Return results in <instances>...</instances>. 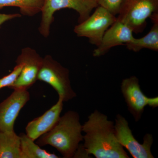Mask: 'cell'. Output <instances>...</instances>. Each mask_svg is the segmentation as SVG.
Masks as SVG:
<instances>
[{
	"label": "cell",
	"mask_w": 158,
	"mask_h": 158,
	"mask_svg": "<svg viewBox=\"0 0 158 158\" xmlns=\"http://www.w3.org/2000/svg\"><path fill=\"white\" fill-rule=\"evenodd\" d=\"M20 150L21 158H58L54 153L42 149L26 134H21Z\"/></svg>",
	"instance_id": "15"
},
{
	"label": "cell",
	"mask_w": 158,
	"mask_h": 158,
	"mask_svg": "<svg viewBox=\"0 0 158 158\" xmlns=\"http://www.w3.org/2000/svg\"><path fill=\"white\" fill-rule=\"evenodd\" d=\"M43 59V58L34 49L29 47L23 48L16 60V64H22V69L9 88L14 90H27L37 81Z\"/></svg>",
	"instance_id": "9"
},
{
	"label": "cell",
	"mask_w": 158,
	"mask_h": 158,
	"mask_svg": "<svg viewBox=\"0 0 158 158\" xmlns=\"http://www.w3.org/2000/svg\"><path fill=\"white\" fill-rule=\"evenodd\" d=\"M22 68V64H16L11 73L0 78V89L5 87L9 88L19 76Z\"/></svg>",
	"instance_id": "17"
},
{
	"label": "cell",
	"mask_w": 158,
	"mask_h": 158,
	"mask_svg": "<svg viewBox=\"0 0 158 158\" xmlns=\"http://www.w3.org/2000/svg\"><path fill=\"white\" fill-rule=\"evenodd\" d=\"M44 0H0V9L8 6L19 8L26 16H33L41 12Z\"/></svg>",
	"instance_id": "16"
},
{
	"label": "cell",
	"mask_w": 158,
	"mask_h": 158,
	"mask_svg": "<svg viewBox=\"0 0 158 158\" xmlns=\"http://www.w3.org/2000/svg\"><path fill=\"white\" fill-rule=\"evenodd\" d=\"M150 18L153 23L150 31L144 37L134 38L125 44L129 50L138 52L143 49L158 51V12L154 13Z\"/></svg>",
	"instance_id": "13"
},
{
	"label": "cell",
	"mask_w": 158,
	"mask_h": 158,
	"mask_svg": "<svg viewBox=\"0 0 158 158\" xmlns=\"http://www.w3.org/2000/svg\"><path fill=\"white\" fill-rule=\"evenodd\" d=\"M37 80L52 86L56 91L59 98L64 102H68L77 96L71 85L69 70L50 55L43 58Z\"/></svg>",
	"instance_id": "4"
},
{
	"label": "cell",
	"mask_w": 158,
	"mask_h": 158,
	"mask_svg": "<svg viewBox=\"0 0 158 158\" xmlns=\"http://www.w3.org/2000/svg\"><path fill=\"white\" fill-rule=\"evenodd\" d=\"M116 19V15L98 6L92 15L75 27L74 32L77 37H86L91 44L97 47L106 31Z\"/></svg>",
	"instance_id": "6"
},
{
	"label": "cell",
	"mask_w": 158,
	"mask_h": 158,
	"mask_svg": "<svg viewBox=\"0 0 158 158\" xmlns=\"http://www.w3.org/2000/svg\"><path fill=\"white\" fill-rule=\"evenodd\" d=\"M63 100L59 98L56 103L39 117L30 122L26 127V135L34 141L50 131L60 117L63 106Z\"/></svg>",
	"instance_id": "12"
},
{
	"label": "cell",
	"mask_w": 158,
	"mask_h": 158,
	"mask_svg": "<svg viewBox=\"0 0 158 158\" xmlns=\"http://www.w3.org/2000/svg\"><path fill=\"white\" fill-rule=\"evenodd\" d=\"M115 134L119 144L127 150L134 158H153L151 147L153 143L152 135L146 134L141 144L134 137L129 123L125 117L117 114L114 124Z\"/></svg>",
	"instance_id": "7"
},
{
	"label": "cell",
	"mask_w": 158,
	"mask_h": 158,
	"mask_svg": "<svg viewBox=\"0 0 158 158\" xmlns=\"http://www.w3.org/2000/svg\"><path fill=\"white\" fill-rule=\"evenodd\" d=\"M30 99L27 90H14L0 103V131H14L15 122L19 112Z\"/></svg>",
	"instance_id": "10"
},
{
	"label": "cell",
	"mask_w": 158,
	"mask_h": 158,
	"mask_svg": "<svg viewBox=\"0 0 158 158\" xmlns=\"http://www.w3.org/2000/svg\"><path fill=\"white\" fill-rule=\"evenodd\" d=\"M84 149L96 158H129L115 134L114 123L108 116L95 110L82 125Z\"/></svg>",
	"instance_id": "1"
},
{
	"label": "cell",
	"mask_w": 158,
	"mask_h": 158,
	"mask_svg": "<svg viewBox=\"0 0 158 158\" xmlns=\"http://www.w3.org/2000/svg\"><path fill=\"white\" fill-rule=\"evenodd\" d=\"M156 12L158 0H123L116 18L138 34L146 27L147 19Z\"/></svg>",
	"instance_id": "5"
},
{
	"label": "cell",
	"mask_w": 158,
	"mask_h": 158,
	"mask_svg": "<svg viewBox=\"0 0 158 158\" xmlns=\"http://www.w3.org/2000/svg\"><path fill=\"white\" fill-rule=\"evenodd\" d=\"M0 158H21L20 138L15 131H0Z\"/></svg>",
	"instance_id": "14"
},
{
	"label": "cell",
	"mask_w": 158,
	"mask_h": 158,
	"mask_svg": "<svg viewBox=\"0 0 158 158\" xmlns=\"http://www.w3.org/2000/svg\"><path fill=\"white\" fill-rule=\"evenodd\" d=\"M82 132L79 114L69 111L60 117L50 131L37 139L36 143L40 146H52L64 158H73L80 142L83 141Z\"/></svg>",
	"instance_id": "2"
},
{
	"label": "cell",
	"mask_w": 158,
	"mask_h": 158,
	"mask_svg": "<svg viewBox=\"0 0 158 158\" xmlns=\"http://www.w3.org/2000/svg\"><path fill=\"white\" fill-rule=\"evenodd\" d=\"M21 16V15L18 13L15 14H6L0 13V27L4 23L10 20L14 19L19 18Z\"/></svg>",
	"instance_id": "19"
},
{
	"label": "cell",
	"mask_w": 158,
	"mask_h": 158,
	"mask_svg": "<svg viewBox=\"0 0 158 158\" xmlns=\"http://www.w3.org/2000/svg\"><path fill=\"white\" fill-rule=\"evenodd\" d=\"M98 6L97 0H44L38 28L40 33L45 38L49 36L54 15L60 9H69L76 11L79 15L78 22L80 23L87 19L91 11Z\"/></svg>",
	"instance_id": "3"
},
{
	"label": "cell",
	"mask_w": 158,
	"mask_h": 158,
	"mask_svg": "<svg viewBox=\"0 0 158 158\" xmlns=\"http://www.w3.org/2000/svg\"><path fill=\"white\" fill-rule=\"evenodd\" d=\"M123 0H97L99 6H102L114 15H118Z\"/></svg>",
	"instance_id": "18"
},
{
	"label": "cell",
	"mask_w": 158,
	"mask_h": 158,
	"mask_svg": "<svg viewBox=\"0 0 158 158\" xmlns=\"http://www.w3.org/2000/svg\"><path fill=\"white\" fill-rule=\"evenodd\" d=\"M121 91L128 110L135 121H139L146 106L155 108L158 106V97L148 98L142 92L139 79L135 76L124 79L121 84Z\"/></svg>",
	"instance_id": "8"
},
{
	"label": "cell",
	"mask_w": 158,
	"mask_h": 158,
	"mask_svg": "<svg viewBox=\"0 0 158 158\" xmlns=\"http://www.w3.org/2000/svg\"><path fill=\"white\" fill-rule=\"evenodd\" d=\"M133 33L129 26L116 19L106 31L99 45L93 51V56L95 57L102 56L111 48L126 44L135 38Z\"/></svg>",
	"instance_id": "11"
}]
</instances>
